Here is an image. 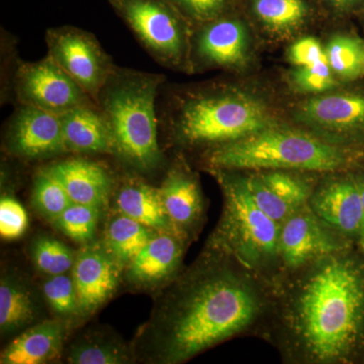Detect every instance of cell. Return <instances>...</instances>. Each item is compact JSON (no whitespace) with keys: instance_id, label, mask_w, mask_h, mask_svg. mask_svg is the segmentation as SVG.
Listing matches in <instances>:
<instances>
[{"instance_id":"1","label":"cell","mask_w":364,"mask_h":364,"mask_svg":"<svg viewBox=\"0 0 364 364\" xmlns=\"http://www.w3.org/2000/svg\"><path fill=\"white\" fill-rule=\"evenodd\" d=\"M259 311L247 282L223 265L205 263L158 299L138 335L136 354L151 363H183L243 331Z\"/></svg>"},{"instance_id":"2","label":"cell","mask_w":364,"mask_h":364,"mask_svg":"<svg viewBox=\"0 0 364 364\" xmlns=\"http://www.w3.org/2000/svg\"><path fill=\"white\" fill-rule=\"evenodd\" d=\"M337 253L317 260L294 304L296 335L320 363L345 360L364 336V267Z\"/></svg>"},{"instance_id":"3","label":"cell","mask_w":364,"mask_h":364,"mask_svg":"<svg viewBox=\"0 0 364 364\" xmlns=\"http://www.w3.org/2000/svg\"><path fill=\"white\" fill-rule=\"evenodd\" d=\"M163 82L161 74L117 66L97 97L114 140V157L136 173H153L164 161L157 105Z\"/></svg>"},{"instance_id":"4","label":"cell","mask_w":364,"mask_h":364,"mask_svg":"<svg viewBox=\"0 0 364 364\" xmlns=\"http://www.w3.org/2000/svg\"><path fill=\"white\" fill-rule=\"evenodd\" d=\"M172 138L182 145H223L269 128L257 102L228 90L184 97L162 116Z\"/></svg>"},{"instance_id":"5","label":"cell","mask_w":364,"mask_h":364,"mask_svg":"<svg viewBox=\"0 0 364 364\" xmlns=\"http://www.w3.org/2000/svg\"><path fill=\"white\" fill-rule=\"evenodd\" d=\"M213 169H296L334 171L343 164L337 148L289 130L267 128L240 140L213 148L207 155Z\"/></svg>"},{"instance_id":"6","label":"cell","mask_w":364,"mask_h":364,"mask_svg":"<svg viewBox=\"0 0 364 364\" xmlns=\"http://www.w3.org/2000/svg\"><path fill=\"white\" fill-rule=\"evenodd\" d=\"M214 172L225 196L215 243L246 267H264L279 256L280 225L256 205L245 178H231L220 169Z\"/></svg>"},{"instance_id":"7","label":"cell","mask_w":364,"mask_h":364,"mask_svg":"<svg viewBox=\"0 0 364 364\" xmlns=\"http://www.w3.org/2000/svg\"><path fill=\"white\" fill-rule=\"evenodd\" d=\"M157 63L184 67L189 51L186 18L168 0H109Z\"/></svg>"},{"instance_id":"8","label":"cell","mask_w":364,"mask_h":364,"mask_svg":"<svg viewBox=\"0 0 364 364\" xmlns=\"http://www.w3.org/2000/svg\"><path fill=\"white\" fill-rule=\"evenodd\" d=\"M11 85L18 105L57 116L76 107L97 105L49 55L36 62L16 60Z\"/></svg>"},{"instance_id":"9","label":"cell","mask_w":364,"mask_h":364,"mask_svg":"<svg viewBox=\"0 0 364 364\" xmlns=\"http://www.w3.org/2000/svg\"><path fill=\"white\" fill-rule=\"evenodd\" d=\"M48 54L91 98L98 95L117 65L92 33L73 26L47 30Z\"/></svg>"},{"instance_id":"10","label":"cell","mask_w":364,"mask_h":364,"mask_svg":"<svg viewBox=\"0 0 364 364\" xmlns=\"http://www.w3.org/2000/svg\"><path fill=\"white\" fill-rule=\"evenodd\" d=\"M4 146L11 156L25 161L67 154L60 117L30 105H18L9 117Z\"/></svg>"},{"instance_id":"11","label":"cell","mask_w":364,"mask_h":364,"mask_svg":"<svg viewBox=\"0 0 364 364\" xmlns=\"http://www.w3.org/2000/svg\"><path fill=\"white\" fill-rule=\"evenodd\" d=\"M124 267L102 242L85 244L71 269L80 317L93 315L116 293Z\"/></svg>"},{"instance_id":"12","label":"cell","mask_w":364,"mask_h":364,"mask_svg":"<svg viewBox=\"0 0 364 364\" xmlns=\"http://www.w3.org/2000/svg\"><path fill=\"white\" fill-rule=\"evenodd\" d=\"M313 210L299 208L280 225L279 256L289 268L339 252L341 244Z\"/></svg>"},{"instance_id":"13","label":"cell","mask_w":364,"mask_h":364,"mask_svg":"<svg viewBox=\"0 0 364 364\" xmlns=\"http://www.w3.org/2000/svg\"><path fill=\"white\" fill-rule=\"evenodd\" d=\"M65 188L72 202L104 210L116 189L111 171L102 163L68 158L43 167Z\"/></svg>"},{"instance_id":"14","label":"cell","mask_w":364,"mask_h":364,"mask_svg":"<svg viewBox=\"0 0 364 364\" xmlns=\"http://www.w3.org/2000/svg\"><path fill=\"white\" fill-rule=\"evenodd\" d=\"M181 259V237L158 232L124 268V279L136 289H158L176 277Z\"/></svg>"},{"instance_id":"15","label":"cell","mask_w":364,"mask_h":364,"mask_svg":"<svg viewBox=\"0 0 364 364\" xmlns=\"http://www.w3.org/2000/svg\"><path fill=\"white\" fill-rule=\"evenodd\" d=\"M245 181L256 205L279 225L305 207L310 198V188L305 182L284 172H268Z\"/></svg>"},{"instance_id":"16","label":"cell","mask_w":364,"mask_h":364,"mask_svg":"<svg viewBox=\"0 0 364 364\" xmlns=\"http://www.w3.org/2000/svg\"><path fill=\"white\" fill-rule=\"evenodd\" d=\"M247 33L240 21L215 18L203 23L195 40V53L200 63L213 67H233L245 58Z\"/></svg>"},{"instance_id":"17","label":"cell","mask_w":364,"mask_h":364,"mask_svg":"<svg viewBox=\"0 0 364 364\" xmlns=\"http://www.w3.org/2000/svg\"><path fill=\"white\" fill-rule=\"evenodd\" d=\"M312 210L326 224L347 235H359L364 205L358 182L336 181L312 198Z\"/></svg>"},{"instance_id":"18","label":"cell","mask_w":364,"mask_h":364,"mask_svg":"<svg viewBox=\"0 0 364 364\" xmlns=\"http://www.w3.org/2000/svg\"><path fill=\"white\" fill-rule=\"evenodd\" d=\"M60 117L67 153L114 156L111 130L97 105H85Z\"/></svg>"},{"instance_id":"19","label":"cell","mask_w":364,"mask_h":364,"mask_svg":"<svg viewBox=\"0 0 364 364\" xmlns=\"http://www.w3.org/2000/svg\"><path fill=\"white\" fill-rule=\"evenodd\" d=\"M114 202L119 214L155 231L176 234L182 238L170 221L159 188L151 186L140 177L124 178L117 189Z\"/></svg>"},{"instance_id":"20","label":"cell","mask_w":364,"mask_h":364,"mask_svg":"<svg viewBox=\"0 0 364 364\" xmlns=\"http://www.w3.org/2000/svg\"><path fill=\"white\" fill-rule=\"evenodd\" d=\"M66 337L64 321L47 320L33 325L2 351L1 364H44L61 355Z\"/></svg>"},{"instance_id":"21","label":"cell","mask_w":364,"mask_h":364,"mask_svg":"<svg viewBox=\"0 0 364 364\" xmlns=\"http://www.w3.org/2000/svg\"><path fill=\"white\" fill-rule=\"evenodd\" d=\"M170 221L182 236L200 219L203 200L200 188L188 170L171 167L159 188Z\"/></svg>"},{"instance_id":"22","label":"cell","mask_w":364,"mask_h":364,"mask_svg":"<svg viewBox=\"0 0 364 364\" xmlns=\"http://www.w3.org/2000/svg\"><path fill=\"white\" fill-rule=\"evenodd\" d=\"M38 311L30 289L16 275L7 274L0 282V331L2 336L14 334L32 325Z\"/></svg>"},{"instance_id":"23","label":"cell","mask_w":364,"mask_h":364,"mask_svg":"<svg viewBox=\"0 0 364 364\" xmlns=\"http://www.w3.org/2000/svg\"><path fill=\"white\" fill-rule=\"evenodd\" d=\"M308 121L333 129H347L364 123V97L337 95L314 98L304 105Z\"/></svg>"},{"instance_id":"24","label":"cell","mask_w":364,"mask_h":364,"mask_svg":"<svg viewBox=\"0 0 364 364\" xmlns=\"http://www.w3.org/2000/svg\"><path fill=\"white\" fill-rule=\"evenodd\" d=\"M157 233L155 230L119 213L105 228L102 243L126 268Z\"/></svg>"},{"instance_id":"25","label":"cell","mask_w":364,"mask_h":364,"mask_svg":"<svg viewBox=\"0 0 364 364\" xmlns=\"http://www.w3.org/2000/svg\"><path fill=\"white\" fill-rule=\"evenodd\" d=\"M131 359L126 345L117 339L92 335L72 345L67 361L72 364H124Z\"/></svg>"},{"instance_id":"26","label":"cell","mask_w":364,"mask_h":364,"mask_svg":"<svg viewBox=\"0 0 364 364\" xmlns=\"http://www.w3.org/2000/svg\"><path fill=\"white\" fill-rule=\"evenodd\" d=\"M329 65L334 73L345 79L364 76V42L348 36H336L326 49Z\"/></svg>"},{"instance_id":"27","label":"cell","mask_w":364,"mask_h":364,"mask_svg":"<svg viewBox=\"0 0 364 364\" xmlns=\"http://www.w3.org/2000/svg\"><path fill=\"white\" fill-rule=\"evenodd\" d=\"M102 212L100 208L73 203L53 224L71 240L85 245L95 240Z\"/></svg>"},{"instance_id":"28","label":"cell","mask_w":364,"mask_h":364,"mask_svg":"<svg viewBox=\"0 0 364 364\" xmlns=\"http://www.w3.org/2000/svg\"><path fill=\"white\" fill-rule=\"evenodd\" d=\"M31 256L40 272L53 277L71 272L76 254L57 239L41 236L33 242Z\"/></svg>"},{"instance_id":"29","label":"cell","mask_w":364,"mask_h":364,"mask_svg":"<svg viewBox=\"0 0 364 364\" xmlns=\"http://www.w3.org/2000/svg\"><path fill=\"white\" fill-rule=\"evenodd\" d=\"M32 200L36 210L52 222L73 203L62 184L43 168L33 179Z\"/></svg>"},{"instance_id":"30","label":"cell","mask_w":364,"mask_h":364,"mask_svg":"<svg viewBox=\"0 0 364 364\" xmlns=\"http://www.w3.org/2000/svg\"><path fill=\"white\" fill-rule=\"evenodd\" d=\"M43 293L48 305L60 318L80 317L77 293L71 274L48 277L43 284Z\"/></svg>"},{"instance_id":"31","label":"cell","mask_w":364,"mask_h":364,"mask_svg":"<svg viewBox=\"0 0 364 364\" xmlns=\"http://www.w3.org/2000/svg\"><path fill=\"white\" fill-rule=\"evenodd\" d=\"M254 9L260 20L273 30L296 26L306 14L303 0H256Z\"/></svg>"},{"instance_id":"32","label":"cell","mask_w":364,"mask_h":364,"mask_svg":"<svg viewBox=\"0 0 364 364\" xmlns=\"http://www.w3.org/2000/svg\"><path fill=\"white\" fill-rule=\"evenodd\" d=\"M28 226L25 208L13 196H2L0 200V235L4 240L21 238Z\"/></svg>"},{"instance_id":"33","label":"cell","mask_w":364,"mask_h":364,"mask_svg":"<svg viewBox=\"0 0 364 364\" xmlns=\"http://www.w3.org/2000/svg\"><path fill=\"white\" fill-rule=\"evenodd\" d=\"M332 72L326 56L314 65L301 67L294 72V83L299 90L306 92H322L335 85Z\"/></svg>"},{"instance_id":"34","label":"cell","mask_w":364,"mask_h":364,"mask_svg":"<svg viewBox=\"0 0 364 364\" xmlns=\"http://www.w3.org/2000/svg\"><path fill=\"white\" fill-rule=\"evenodd\" d=\"M184 18L205 23L222 16L228 0H168Z\"/></svg>"},{"instance_id":"35","label":"cell","mask_w":364,"mask_h":364,"mask_svg":"<svg viewBox=\"0 0 364 364\" xmlns=\"http://www.w3.org/2000/svg\"><path fill=\"white\" fill-rule=\"evenodd\" d=\"M325 57L320 43L311 37L299 40L289 50V59L299 68L314 65Z\"/></svg>"},{"instance_id":"36","label":"cell","mask_w":364,"mask_h":364,"mask_svg":"<svg viewBox=\"0 0 364 364\" xmlns=\"http://www.w3.org/2000/svg\"><path fill=\"white\" fill-rule=\"evenodd\" d=\"M359 188H360L361 193H363V205H364V182H358ZM359 237H360V243L361 248H363L364 252V214H363V226H361L360 233H359Z\"/></svg>"},{"instance_id":"37","label":"cell","mask_w":364,"mask_h":364,"mask_svg":"<svg viewBox=\"0 0 364 364\" xmlns=\"http://www.w3.org/2000/svg\"><path fill=\"white\" fill-rule=\"evenodd\" d=\"M331 1L337 4H349V2L354 1V0H331Z\"/></svg>"}]
</instances>
